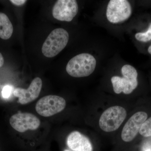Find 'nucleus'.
Segmentation results:
<instances>
[{
	"label": "nucleus",
	"mask_w": 151,
	"mask_h": 151,
	"mask_svg": "<svg viewBox=\"0 0 151 151\" xmlns=\"http://www.w3.org/2000/svg\"><path fill=\"white\" fill-rule=\"evenodd\" d=\"M96 63V59L91 55L81 53L74 56L69 60L66 65V71L72 77H86L94 72Z\"/></svg>",
	"instance_id": "nucleus-1"
},
{
	"label": "nucleus",
	"mask_w": 151,
	"mask_h": 151,
	"mask_svg": "<svg viewBox=\"0 0 151 151\" xmlns=\"http://www.w3.org/2000/svg\"><path fill=\"white\" fill-rule=\"evenodd\" d=\"M122 72L123 77L114 76L111 78L113 90L117 94L122 92L131 94L138 86L137 70L132 65H125L122 68Z\"/></svg>",
	"instance_id": "nucleus-2"
},
{
	"label": "nucleus",
	"mask_w": 151,
	"mask_h": 151,
	"mask_svg": "<svg viewBox=\"0 0 151 151\" xmlns=\"http://www.w3.org/2000/svg\"><path fill=\"white\" fill-rule=\"evenodd\" d=\"M69 40L68 32L63 28L53 30L44 42L42 51L45 56L52 58L59 54L67 45Z\"/></svg>",
	"instance_id": "nucleus-3"
},
{
	"label": "nucleus",
	"mask_w": 151,
	"mask_h": 151,
	"mask_svg": "<svg viewBox=\"0 0 151 151\" xmlns=\"http://www.w3.org/2000/svg\"><path fill=\"white\" fill-rule=\"evenodd\" d=\"M127 116V111L123 107L112 106L105 110L100 116L99 126L105 132L116 131L124 122Z\"/></svg>",
	"instance_id": "nucleus-4"
},
{
	"label": "nucleus",
	"mask_w": 151,
	"mask_h": 151,
	"mask_svg": "<svg viewBox=\"0 0 151 151\" xmlns=\"http://www.w3.org/2000/svg\"><path fill=\"white\" fill-rule=\"evenodd\" d=\"M66 101L64 98L57 95L45 96L38 101L36 111L39 115L47 117L53 116L64 110Z\"/></svg>",
	"instance_id": "nucleus-5"
},
{
	"label": "nucleus",
	"mask_w": 151,
	"mask_h": 151,
	"mask_svg": "<svg viewBox=\"0 0 151 151\" xmlns=\"http://www.w3.org/2000/svg\"><path fill=\"white\" fill-rule=\"evenodd\" d=\"M132 13V7L128 1L111 0L107 7L106 16L111 23H118L129 19Z\"/></svg>",
	"instance_id": "nucleus-6"
},
{
	"label": "nucleus",
	"mask_w": 151,
	"mask_h": 151,
	"mask_svg": "<svg viewBox=\"0 0 151 151\" xmlns=\"http://www.w3.org/2000/svg\"><path fill=\"white\" fill-rule=\"evenodd\" d=\"M11 126L15 130L20 133L28 130L37 129L40 125L39 119L30 113H20L14 114L9 120Z\"/></svg>",
	"instance_id": "nucleus-7"
},
{
	"label": "nucleus",
	"mask_w": 151,
	"mask_h": 151,
	"mask_svg": "<svg viewBox=\"0 0 151 151\" xmlns=\"http://www.w3.org/2000/svg\"><path fill=\"white\" fill-rule=\"evenodd\" d=\"M78 6L75 0H58L52 9L55 18L61 21H71L77 14Z\"/></svg>",
	"instance_id": "nucleus-8"
},
{
	"label": "nucleus",
	"mask_w": 151,
	"mask_h": 151,
	"mask_svg": "<svg viewBox=\"0 0 151 151\" xmlns=\"http://www.w3.org/2000/svg\"><path fill=\"white\" fill-rule=\"evenodd\" d=\"M147 117V114L145 112H138L134 114L123 128L122 133V140L127 142L133 140L139 132Z\"/></svg>",
	"instance_id": "nucleus-9"
},
{
	"label": "nucleus",
	"mask_w": 151,
	"mask_h": 151,
	"mask_svg": "<svg viewBox=\"0 0 151 151\" xmlns=\"http://www.w3.org/2000/svg\"><path fill=\"white\" fill-rule=\"evenodd\" d=\"M42 82L39 77L35 78L27 89L17 88L13 90L15 97L19 98L18 102L22 105H26L34 101L40 94Z\"/></svg>",
	"instance_id": "nucleus-10"
},
{
	"label": "nucleus",
	"mask_w": 151,
	"mask_h": 151,
	"mask_svg": "<svg viewBox=\"0 0 151 151\" xmlns=\"http://www.w3.org/2000/svg\"><path fill=\"white\" fill-rule=\"evenodd\" d=\"M68 147L73 151H92V144L88 138L80 132H71L67 138Z\"/></svg>",
	"instance_id": "nucleus-11"
},
{
	"label": "nucleus",
	"mask_w": 151,
	"mask_h": 151,
	"mask_svg": "<svg viewBox=\"0 0 151 151\" xmlns=\"http://www.w3.org/2000/svg\"><path fill=\"white\" fill-rule=\"evenodd\" d=\"M13 27L8 17L5 14L0 12V38L9 39L12 35Z\"/></svg>",
	"instance_id": "nucleus-12"
},
{
	"label": "nucleus",
	"mask_w": 151,
	"mask_h": 151,
	"mask_svg": "<svg viewBox=\"0 0 151 151\" xmlns=\"http://www.w3.org/2000/svg\"><path fill=\"white\" fill-rule=\"evenodd\" d=\"M139 133L144 137H151V117L144 122Z\"/></svg>",
	"instance_id": "nucleus-13"
},
{
	"label": "nucleus",
	"mask_w": 151,
	"mask_h": 151,
	"mask_svg": "<svg viewBox=\"0 0 151 151\" xmlns=\"http://www.w3.org/2000/svg\"><path fill=\"white\" fill-rule=\"evenodd\" d=\"M136 39L142 42H147L151 40V23L148 29L145 32H139L135 35Z\"/></svg>",
	"instance_id": "nucleus-14"
},
{
	"label": "nucleus",
	"mask_w": 151,
	"mask_h": 151,
	"mask_svg": "<svg viewBox=\"0 0 151 151\" xmlns=\"http://www.w3.org/2000/svg\"><path fill=\"white\" fill-rule=\"evenodd\" d=\"M13 88L11 85H6L4 86L2 91V95L3 98L8 99L10 97L13 91Z\"/></svg>",
	"instance_id": "nucleus-15"
},
{
	"label": "nucleus",
	"mask_w": 151,
	"mask_h": 151,
	"mask_svg": "<svg viewBox=\"0 0 151 151\" xmlns=\"http://www.w3.org/2000/svg\"><path fill=\"white\" fill-rule=\"evenodd\" d=\"M10 1L13 4L17 6H20L24 4L26 2V0H11Z\"/></svg>",
	"instance_id": "nucleus-16"
},
{
	"label": "nucleus",
	"mask_w": 151,
	"mask_h": 151,
	"mask_svg": "<svg viewBox=\"0 0 151 151\" xmlns=\"http://www.w3.org/2000/svg\"><path fill=\"white\" fill-rule=\"evenodd\" d=\"M142 151H151V145L150 144H146L143 146Z\"/></svg>",
	"instance_id": "nucleus-17"
},
{
	"label": "nucleus",
	"mask_w": 151,
	"mask_h": 151,
	"mask_svg": "<svg viewBox=\"0 0 151 151\" xmlns=\"http://www.w3.org/2000/svg\"><path fill=\"white\" fill-rule=\"evenodd\" d=\"M4 58L0 52V68L2 67L4 64Z\"/></svg>",
	"instance_id": "nucleus-18"
},
{
	"label": "nucleus",
	"mask_w": 151,
	"mask_h": 151,
	"mask_svg": "<svg viewBox=\"0 0 151 151\" xmlns=\"http://www.w3.org/2000/svg\"><path fill=\"white\" fill-rule=\"evenodd\" d=\"M148 51L149 53L151 55V45L149 47L148 49Z\"/></svg>",
	"instance_id": "nucleus-19"
},
{
	"label": "nucleus",
	"mask_w": 151,
	"mask_h": 151,
	"mask_svg": "<svg viewBox=\"0 0 151 151\" xmlns=\"http://www.w3.org/2000/svg\"><path fill=\"white\" fill-rule=\"evenodd\" d=\"M63 151H70L68 150H64Z\"/></svg>",
	"instance_id": "nucleus-20"
}]
</instances>
